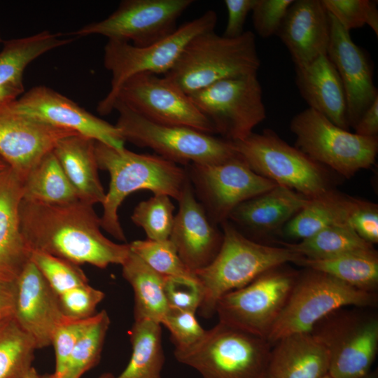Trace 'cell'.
<instances>
[{
  "instance_id": "1f68e13d",
  "label": "cell",
  "mask_w": 378,
  "mask_h": 378,
  "mask_svg": "<svg viewBox=\"0 0 378 378\" xmlns=\"http://www.w3.org/2000/svg\"><path fill=\"white\" fill-rule=\"evenodd\" d=\"M129 335L132 356L116 378H162L164 355L161 324L148 319L134 320Z\"/></svg>"
},
{
  "instance_id": "30bf717a",
  "label": "cell",
  "mask_w": 378,
  "mask_h": 378,
  "mask_svg": "<svg viewBox=\"0 0 378 378\" xmlns=\"http://www.w3.org/2000/svg\"><path fill=\"white\" fill-rule=\"evenodd\" d=\"M289 127L295 136V147L344 178H351L375 162L377 137L350 132L312 108L294 115Z\"/></svg>"
},
{
  "instance_id": "d590c367",
  "label": "cell",
  "mask_w": 378,
  "mask_h": 378,
  "mask_svg": "<svg viewBox=\"0 0 378 378\" xmlns=\"http://www.w3.org/2000/svg\"><path fill=\"white\" fill-rule=\"evenodd\" d=\"M109 326L110 318L105 310L96 314L94 321L76 344L62 378H80L98 363Z\"/></svg>"
},
{
  "instance_id": "8d00e7d4",
  "label": "cell",
  "mask_w": 378,
  "mask_h": 378,
  "mask_svg": "<svg viewBox=\"0 0 378 378\" xmlns=\"http://www.w3.org/2000/svg\"><path fill=\"white\" fill-rule=\"evenodd\" d=\"M174 209L171 197L165 195H154L136 205L131 219L144 230L148 239L167 240L169 239L172 230Z\"/></svg>"
},
{
  "instance_id": "52a82bcc",
  "label": "cell",
  "mask_w": 378,
  "mask_h": 378,
  "mask_svg": "<svg viewBox=\"0 0 378 378\" xmlns=\"http://www.w3.org/2000/svg\"><path fill=\"white\" fill-rule=\"evenodd\" d=\"M118 113L115 126L125 141L150 148L158 155L188 166L190 164H218L238 155L233 143L193 128L166 125L148 120L115 101Z\"/></svg>"
},
{
  "instance_id": "d4e9b609",
  "label": "cell",
  "mask_w": 378,
  "mask_h": 378,
  "mask_svg": "<svg viewBox=\"0 0 378 378\" xmlns=\"http://www.w3.org/2000/svg\"><path fill=\"white\" fill-rule=\"evenodd\" d=\"M309 200L293 190L277 185L239 204L227 220L255 234H268L281 230Z\"/></svg>"
},
{
  "instance_id": "5bb4252c",
  "label": "cell",
  "mask_w": 378,
  "mask_h": 378,
  "mask_svg": "<svg viewBox=\"0 0 378 378\" xmlns=\"http://www.w3.org/2000/svg\"><path fill=\"white\" fill-rule=\"evenodd\" d=\"M192 3V0H124L105 19L66 35L75 38L101 35L108 40L147 46L172 34L178 27V19Z\"/></svg>"
},
{
  "instance_id": "8fae6325",
  "label": "cell",
  "mask_w": 378,
  "mask_h": 378,
  "mask_svg": "<svg viewBox=\"0 0 378 378\" xmlns=\"http://www.w3.org/2000/svg\"><path fill=\"white\" fill-rule=\"evenodd\" d=\"M285 265L223 295L216 306L219 321L267 340L299 273Z\"/></svg>"
},
{
  "instance_id": "4dcf8cb0",
  "label": "cell",
  "mask_w": 378,
  "mask_h": 378,
  "mask_svg": "<svg viewBox=\"0 0 378 378\" xmlns=\"http://www.w3.org/2000/svg\"><path fill=\"white\" fill-rule=\"evenodd\" d=\"M295 264L325 272L365 291L375 292L378 286V254L374 248L323 260L301 257Z\"/></svg>"
},
{
  "instance_id": "7c38bea8",
  "label": "cell",
  "mask_w": 378,
  "mask_h": 378,
  "mask_svg": "<svg viewBox=\"0 0 378 378\" xmlns=\"http://www.w3.org/2000/svg\"><path fill=\"white\" fill-rule=\"evenodd\" d=\"M342 309L320 320L310 333L328 352L332 378H362L372 371L377 354L378 318Z\"/></svg>"
},
{
  "instance_id": "681fc988",
  "label": "cell",
  "mask_w": 378,
  "mask_h": 378,
  "mask_svg": "<svg viewBox=\"0 0 378 378\" xmlns=\"http://www.w3.org/2000/svg\"><path fill=\"white\" fill-rule=\"evenodd\" d=\"M15 297V281H0V323L14 318Z\"/></svg>"
},
{
  "instance_id": "60d3db41",
  "label": "cell",
  "mask_w": 378,
  "mask_h": 378,
  "mask_svg": "<svg viewBox=\"0 0 378 378\" xmlns=\"http://www.w3.org/2000/svg\"><path fill=\"white\" fill-rule=\"evenodd\" d=\"M95 315L84 319L66 316L57 326L53 333L51 344L55 352V370L52 374L53 378L63 377L76 344L94 321Z\"/></svg>"
},
{
  "instance_id": "4316f807",
  "label": "cell",
  "mask_w": 378,
  "mask_h": 378,
  "mask_svg": "<svg viewBox=\"0 0 378 378\" xmlns=\"http://www.w3.org/2000/svg\"><path fill=\"white\" fill-rule=\"evenodd\" d=\"M95 141L78 134L63 138L53 150L79 200L92 206L102 204L106 197L98 174Z\"/></svg>"
},
{
  "instance_id": "74e56055",
  "label": "cell",
  "mask_w": 378,
  "mask_h": 378,
  "mask_svg": "<svg viewBox=\"0 0 378 378\" xmlns=\"http://www.w3.org/2000/svg\"><path fill=\"white\" fill-rule=\"evenodd\" d=\"M129 244L132 252L163 276H195L181 260L169 239L136 240Z\"/></svg>"
},
{
  "instance_id": "8992f818",
  "label": "cell",
  "mask_w": 378,
  "mask_h": 378,
  "mask_svg": "<svg viewBox=\"0 0 378 378\" xmlns=\"http://www.w3.org/2000/svg\"><path fill=\"white\" fill-rule=\"evenodd\" d=\"M218 21L216 13L208 10L188 21L169 36L144 47L129 42L108 40L104 48V65L111 72V88L97 104V111L107 115L113 110L117 93L130 78L142 73L164 75L176 64L188 43L204 32L214 31Z\"/></svg>"
},
{
  "instance_id": "f1b7e54d",
  "label": "cell",
  "mask_w": 378,
  "mask_h": 378,
  "mask_svg": "<svg viewBox=\"0 0 378 378\" xmlns=\"http://www.w3.org/2000/svg\"><path fill=\"white\" fill-rule=\"evenodd\" d=\"M357 202L354 198L330 189L309 198L307 204L281 229L286 237L299 241L335 225L349 224V219Z\"/></svg>"
},
{
  "instance_id": "b9f144b4",
  "label": "cell",
  "mask_w": 378,
  "mask_h": 378,
  "mask_svg": "<svg viewBox=\"0 0 378 378\" xmlns=\"http://www.w3.org/2000/svg\"><path fill=\"white\" fill-rule=\"evenodd\" d=\"M164 290L169 308L196 312L203 298L202 287L194 276H164Z\"/></svg>"
},
{
  "instance_id": "7bdbcfd3",
  "label": "cell",
  "mask_w": 378,
  "mask_h": 378,
  "mask_svg": "<svg viewBox=\"0 0 378 378\" xmlns=\"http://www.w3.org/2000/svg\"><path fill=\"white\" fill-rule=\"evenodd\" d=\"M104 293L88 284L75 287L59 295L62 311L66 317L84 319L93 316Z\"/></svg>"
},
{
  "instance_id": "f907efd6",
  "label": "cell",
  "mask_w": 378,
  "mask_h": 378,
  "mask_svg": "<svg viewBox=\"0 0 378 378\" xmlns=\"http://www.w3.org/2000/svg\"><path fill=\"white\" fill-rule=\"evenodd\" d=\"M41 374L38 373L36 370L31 367L27 373L22 378H40Z\"/></svg>"
},
{
  "instance_id": "ab89813d",
  "label": "cell",
  "mask_w": 378,
  "mask_h": 378,
  "mask_svg": "<svg viewBox=\"0 0 378 378\" xmlns=\"http://www.w3.org/2000/svg\"><path fill=\"white\" fill-rule=\"evenodd\" d=\"M328 13L348 31L368 24L378 36L377 3L371 0H321Z\"/></svg>"
},
{
  "instance_id": "3957f363",
  "label": "cell",
  "mask_w": 378,
  "mask_h": 378,
  "mask_svg": "<svg viewBox=\"0 0 378 378\" xmlns=\"http://www.w3.org/2000/svg\"><path fill=\"white\" fill-rule=\"evenodd\" d=\"M223 241L214 260L195 272L203 290L199 307L202 316L216 313L218 300L225 294L242 288L267 270L295 263L302 256L284 246H271L253 241L229 220L220 224Z\"/></svg>"
},
{
  "instance_id": "f6af8a7d",
  "label": "cell",
  "mask_w": 378,
  "mask_h": 378,
  "mask_svg": "<svg viewBox=\"0 0 378 378\" xmlns=\"http://www.w3.org/2000/svg\"><path fill=\"white\" fill-rule=\"evenodd\" d=\"M293 0H256L252 20L256 33L262 38L276 34Z\"/></svg>"
},
{
  "instance_id": "cb8c5ba5",
  "label": "cell",
  "mask_w": 378,
  "mask_h": 378,
  "mask_svg": "<svg viewBox=\"0 0 378 378\" xmlns=\"http://www.w3.org/2000/svg\"><path fill=\"white\" fill-rule=\"evenodd\" d=\"M295 83L303 99L337 126L349 130L347 107L339 74L328 55L295 67Z\"/></svg>"
},
{
  "instance_id": "7dc6e473",
  "label": "cell",
  "mask_w": 378,
  "mask_h": 378,
  "mask_svg": "<svg viewBox=\"0 0 378 378\" xmlns=\"http://www.w3.org/2000/svg\"><path fill=\"white\" fill-rule=\"evenodd\" d=\"M256 0H225L227 20L223 36L227 38L240 36L244 30L246 18L252 11Z\"/></svg>"
},
{
  "instance_id": "bcb514c9",
  "label": "cell",
  "mask_w": 378,
  "mask_h": 378,
  "mask_svg": "<svg viewBox=\"0 0 378 378\" xmlns=\"http://www.w3.org/2000/svg\"><path fill=\"white\" fill-rule=\"evenodd\" d=\"M349 225L368 243L378 242V205L372 202L357 199L349 219Z\"/></svg>"
},
{
  "instance_id": "ba28073f",
  "label": "cell",
  "mask_w": 378,
  "mask_h": 378,
  "mask_svg": "<svg viewBox=\"0 0 378 378\" xmlns=\"http://www.w3.org/2000/svg\"><path fill=\"white\" fill-rule=\"evenodd\" d=\"M377 295L354 288L318 270L298 273L288 301L267 339L272 344L293 333L311 332L332 312L348 306L375 307Z\"/></svg>"
},
{
  "instance_id": "603a6c76",
  "label": "cell",
  "mask_w": 378,
  "mask_h": 378,
  "mask_svg": "<svg viewBox=\"0 0 378 378\" xmlns=\"http://www.w3.org/2000/svg\"><path fill=\"white\" fill-rule=\"evenodd\" d=\"M22 197V181L9 167L0 174V281H15L30 260L20 225Z\"/></svg>"
},
{
  "instance_id": "9f6ffc18",
  "label": "cell",
  "mask_w": 378,
  "mask_h": 378,
  "mask_svg": "<svg viewBox=\"0 0 378 378\" xmlns=\"http://www.w3.org/2000/svg\"><path fill=\"white\" fill-rule=\"evenodd\" d=\"M323 378H332L329 374L326 375Z\"/></svg>"
},
{
  "instance_id": "4fadbf2b",
  "label": "cell",
  "mask_w": 378,
  "mask_h": 378,
  "mask_svg": "<svg viewBox=\"0 0 378 378\" xmlns=\"http://www.w3.org/2000/svg\"><path fill=\"white\" fill-rule=\"evenodd\" d=\"M189 96L215 133L231 142L246 138L266 118L258 74L223 79Z\"/></svg>"
},
{
  "instance_id": "d6986e66",
  "label": "cell",
  "mask_w": 378,
  "mask_h": 378,
  "mask_svg": "<svg viewBox=\"0 0 378 378\" xmlns=\"http://www.w3.org/2000/svg\"><path fill=\"white\" fill-rule=\"evenodd\" d=\"M329 18L330 38L327 55L342 81L349 127H354L363 113L378 97L373 82L372 66L364 50L352 41L349 31L330 14Z\"/></svg>"
},
{
  "instance_id": "c3c4849f",
  "label": "cell",
  "mask_w": 378,
  "mask_h": 378,
  "mask_svg": "<svg viewBox=\"0 0 378 378\" xmlns=\"http://www.w3.org/2000/svg\"><path fill=\"white\" fill-rule=\"evenodd\" d=\"M355 133L365 137L378 135V97L363 113L354 127Z\"/></svg>"
},
{
  "instance_id": "836d02e7",
  "label": "cell",
  "mask_w": 378,
  "mask_h": 378,
  "mask_svg": "<svg viewBox=\"0 0 378 378\" xmlns=\"http://www.w3.org/2000/svg\"><path fill=\"white\" fill-rule=\"evenodd\" d=\"M279 244L302 257L312 260L328 259L373 248V245L360 238L348 223L326 227L297 243L279 241Z\"/></svg>"
},
{
  "instance_id": "816d5d0a",
  "label": "cell",
  "mask_w": 378,
  "mask_h": 378,
  "mask_svg": "<svg viewBox=\"0 0 378 378\" xmlns=\"http://www.w3.org/2000/svg\"><path fill=\"white\" fill-rule=\"evenodd\" d=\"M13 99L6 92L0 90V102L13 101Z\"/></svg>"
},
{
  "instance_id": "ee69618b",
  "label": "cell",
  "mask_w": 378,
  "mask_h": 378,
  "mask_svg": "<svg viewBox=\"0 0 378 378\" xmlns=\"http://www.w3.org/2000/svg\"><path fill=\"white\" fill-rule=\"evenodd\" d=\"M170 332L175 347H186L197 342L205 332L195 312L169 308L161 322Z\"/></svg>"
},
{
  "instance_id": "44dd1931",
  "label": "cell",
  "mask_w": 378,
  "mask_h": 378,
  "mask_svg": "<svg viewBox=\"0 0 378 378\" xmlns=\"http://www.w3.org/2000/svg\"><path fill=\"white\" fill-rule=\"evenodd\" d=\"M169 240L185 265L193 273L209 265L217 255L223 232L209 220L197 200L189 178L178 200Z\"/></svg>"
},
{
  "instance_id": "484cf974",
  "label": "cell",
  "mask_w": 378,
  "mask_h": 378,
  "mask_svg": "<svg viewBox=\"0 0 378 378\" xmlns=\"http://www.w3.org/2000/svg\"><path fill=\"white\" fill-rule=\"evenodd\" d=\"M274 343L267 378H323L328 374V352L312 333L290 334Z\"/></svg>"
},
{
  "instance_id": "e575fe53",
  "label": "cell",
  "mask_w": 378,
  "mask_h": 378,
  "mask_svg": "<svg viewBox=\"0 0 378 378\" xmlns=\"http://www.w3.org/2000/svg\"><path fill=\"white\" fill-rule=\"evenodd\" d=\"M36 349L14 318L0 323V378H22L32 367Z\"/></svg>"
},
{
  "instance_id": "ffe728a7",
  "label": "cell",
  "mask_w": 378,
  "mask_h": 378,
  "mask_svg": "<svg viewBox=\"0 0 378 378\" xmlns=\"http://www.w3.org/2000/svg\"><path fill=\"white\" fill-rule=\"evenodd\" d=\"M14 318L32 338L36 349L51 345L53 333L66 317L59 295L29 260L15 281Z\"/></svg>"
},
{
  "instance_id": "ac0fdd59",
  "label": "cell",
  "mask_w": 378,
  "mask_h": 378,
  "mask_svg": "<svg viewBox=\"0 0 378 378\" xmlns=\"http://www.w3.org/2000/svg\"><path fill=\"white\" fill-rule=\"evenodd\" d=\"M11 102H0V157L23 181L61 139L78 133L23 114Z\"/></svg>"
},
{
  "instance_id": "7a4b0ae2",
  "label": "cell",
  "mask_w": 378,
  "mask_h": 378,
  "mask_svg": "<svg viewBox=\"0 0 378 378\" xmlns=\"http://www.w3.org/2000/svg\"><path fill=\"white\" fill-rule=\"evenodd\" d=\"M95 154L99 169L110 176L108 190L102 204L101 227L122 241L126 237L118 211L130 194L148 190L178 201L188 180L186 167L158 155L136 153L125 148L119 150L98 141H95Z\"/></svg>"
},
{
  "instance_id": "d6a6232c",
  "label": "cell",
  "mask_w": 378,
  "mask_h": 378,
  "mask_svg": "<svg viewBox=\"0 0 378 378\" xmlns=\"http://www.w3.org/2000/svg\"><path fill=\"white\" fill-rule=\"evenodd\" d=\"M22 199L46 204L79 200L54 152L45 155L22 181Z\"/></svg>"
},
{
  "instance_id": "6da1fadb",
  "label": "cell",
  "mask_w": 378,
  "mask_h": 378,
  "mask_svg": "<svg viewBox=\"0 0 378 378\" xmlns=\"http://www.w3.org/2000/svg\"><path fill=\"white\" fill-rule=\"evenodd\" d=\"M22 234L30 251L43 252L79 265L104 269L122 265L129 244H117L101 232L93 206L80 200L46 204L22 199L19 209Z\"/></svg>"
},
{
  "instance_id": "83f0119b",
  "label": "cell",
  "mask_w": 378,
  "mask_h": 378,
  "mask_svg": "<svg viewBox=\"0 0 378 378\" xmlns=\"http://www.w3.org/2000/svg\"><path fill=\"white\" fill-rule=\"evenodd\" d=\"M75 38L44 30L28 36L3 41L0 52V90L16 99L24 92L23 74L42 55L66 46Z\"/></svg>"
},
{
  "instance_id": "6f0895ef",
  "label": "cell",
  "mask_w": 378,
  "mask_h": 378,
  "mask_svg": "<svg viewBox=\"0 0 378 378\" xmlns=\"http://www.w3.org/2000/svg\"><path fill=\"white\" fill-rule=\"evenodd\" d=\"M3 41H4L1 39V35H0V43H3Z\"/></svg>"
},
{
  "instance_id": "9c48e42d",
  "label": "cell",
  "mask_w": 378,
  "mask_h": 378,
  "mask_svg": "<svg viewBox=\"0 0 378 378\" xmlns=\"http://www.w3.org/2000/svg\"><path fill=\"white\" fill-rule=\"evenodd\" d=\"M239 156L257 174L308 198L319 196L330 187L327 169L274 131L266 129L232 142Z\"/></svg>"
},
{
  "instance_id": "277c9868",
  "label": "cell",
  "mask_w": 378,
  "mask_h": 378,
  "mask_svg": "<svg viewBox=\"0 0 378 378\" xmlns=\"http://www.w3.org/2000/svg\"><path fill=\"white\" fill-rule=\"evenodd\" d=\"M260 66L252 31L227 38L214 30L192 38L163 76L189 95L223 79L258 74Z\"/></svg>"
},
{
  "instance_id": "5b68a950",
  "label": "cell",
  "mask_w": 378,
  "mask_h": 378,
  "mask_svg": "<svg viewBox=\"0 0 378 378\" xmlns=\"http://www.w3.org/2000/svg\"><path fill=\"white\" fill-rule=\"evenodd\" d=\"M265 339L219 321L195 344L175 347L176 359L202 378H267L271 350Z\"/></svg>"
},
{
  "instance_id": "9a60e30c",
  "label": "cell",
  "mask_w": 378,
  "mask_h": 378,
  "mask_svg": "<svg viewBox=\"0 0 378 378\" xmlns=\"http://www.w3.org/2000/svg\"><path fill=\"white\" fill-rule=\"evenodd\" d=\"M186 169L197 200L216 225L227 220L241 203L277 186L255 173L239 155L218 164H190Z\"/></svg>"
},
{
  "instance_id": "f5cc1de1",
  "label": "cell",
  "mask_w": 378,
  "mask_h": 378,
  "mask_svg": "<svg viewBox=\"0 0 378 378\" xmlns=\"http://www.w3.org/2000/svg\"><path fill=\"white\" fill-rule=\"evenodd\" d=\"M9 167H10L6 162V161L2 158L0 157V174L4 172Z\"/></svg>"
},
{
  "instance_id": "f546056e",
  "label": "cell",
  "mask_w": 378,
  "mask_h": 378,
  "mask_svg": "<svg viewBox=\"0 0 378 378\" xmlns=\"http://www.w3.org/2000/svg\"><path fill=\"white\" fill-rule=\"evenodd\" d=\"M121 266L122 276L134 290V320L148 319L161 324L169 309L164 290V276L132 251Z\"/></svg>"
},
{
  "instance_id": "f35d334b",
  "label": "cell",
  "mask_w": 378,
  "mask_h": 378,
  "mask_svg": "<svg viewBox=\"0 0 378 378\" xmlns=\"http://www.w3.org/2000/svg\"><path fill=\"white\" fill-rule=\"evenodd\" d=\"M30 260L58 295L75 287L88 284V277L79 266L64 259L43 252L31 251Z\"/></svg>"
},
{
  "instance_id": "2e32d148",
  "label": "cell",
  "mask_w": 378,
  "mask_h": 378,
  "mask_svg": "<svg viewBox=\"0 0 378 378\" xmlns=\"http://www.w3.org/2000/svg\"><path fill=\"white\" fill-rule=\"evenodd\" d=\"M115 101L155 123L216 134L190 96L163 75L142 73L130 78L119 89Z\"/></svg>"
},
{
  "instance_id": "7402d4cb",
  "label": "cell",
  "mask_w": 378,
  "mask_h": 378,
  "mask_svg": "<svg viewBox=\"0 0 378 378\" xmlns=\"http://www.w3.org/2000/svg\"><path fill=\"white\" fill-rule=\"evenodd\" d=\"M295 67L327 55L330 38L329 14L321 0H293L276 34Z\"/></svg>"
},
{
  "instance_id": "e0dca14e",
  "label": "cell",
  "mask_w": 378,
  "mask_h": 378,
  "mask_svg": "<svg viewBox=\"0 0 378 378\" xmlns=\"http://www.w3.org/2000/svg\"><path fill=\"white\" fill-rule=\"evenodd\" d=\"M18 111L42 122L71 130L116 149L125 140L115 125L94 115L55 90L37 85L11 102Z\"/></svg>"
},
{
  "instance_id": "db71d44e",
  "label": "cell",
  "mask_w": 378,
  "mask_h": 378,
  "mask_svg": "<svg viewBox=\"0 0 378 378\" xmlns=\"http://www.w3.org/2000/svg\"><path fill=\"white\" fill-rule=\"evenodd\" d=\"M40 378H53L52 374H46L41 375ZM99 378H115L111 374H104Z\"/></svg>"
},
{
  "instance_id": "11a10c76",
  "label": "cell",
  "mask_w": 378,
  "mask_h": 378,
  "mask_svg": "<svg viewBox=\"0 0 378 378\" xmlns=\"http://www.w3.org/2000/svg\"><path fill=\"white\" fill-rule=\"evenodd\" d=\"M362 378H378V372L377 370H373L369 372L368 374L364 376Z\"/></svg>"
}]
</instances>
